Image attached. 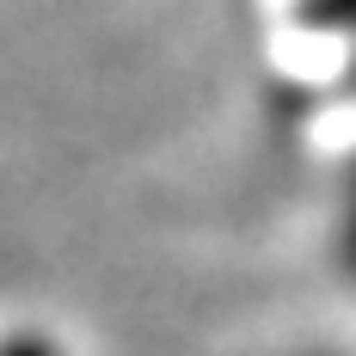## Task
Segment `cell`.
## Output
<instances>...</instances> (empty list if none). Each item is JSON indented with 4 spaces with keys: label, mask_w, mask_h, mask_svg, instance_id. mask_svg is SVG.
<instances>
[{
    "label": "cell",
    "mask_w": 356,
    "mask_h": 356,
    "mask_svg": "<svg viewBox=\"0 0 356 356\" xmlns=\"http://www.w3.org/2000/svg\"><path fill=\"white\" fill-rule=\"evenodd\" d=\"M6 356H49V350H43V344H31V338H19V344H13Z\"/></svg>",
    "instance_id": "6da1fadb"
},
{
    "label": "cell",
    "mask_w": 356,
    "mask_h": 356,
    "mask_svg": "<svg viewBox=\"0 0 356 356\" xmlns=\"http://www.w3.org/2000/svg\"><path fill=\"white\" fill-rule=\"evenodd\" d=\"M338 13H356V0H338Z\"/></svg>",
    "instance_id": "7a4b0ae2"
}]
</instances>
